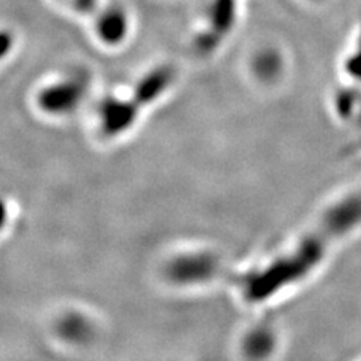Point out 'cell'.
<instances>
[{
    "mask_svg": "<svg viewBox=\"0 0 361 361\" xmlns=\"http://www.w3.org/2000/svg\"><path fill=\"white\" fill-rule=\"evenodd\" d=\"M175 73L171 66L155 68L142 82L135 86L134 92L126 98H110L101 106L99 119L101 128L106 135H119L130 130L140 113L151 106L155 99L160 98L171 87Z\"/></svg>",
    "mask_w": 361,
    "mask_h": 361,
    "instance_id": "1",
    "label": "cell"
},
{
    "mask_svg": "<svg viewBox=\"0 0 361 361\" xmlns=\"http://www.w3.org/2000/svg\"><path fill=\"white\" fill-rule=\"evenodd\" d=\"M87 87L89 82L85 74H71L45 87L39 94V106L53 115H63L78 106L85 98Z\"/></svg>",
    "mask_w": 361,
    "mask_h": 361,
    "instance_id": "2",
    "label": "cell"
},
{
    "mask_svg": "<svg viewBox=\"0 0 361 361\" xmlns=\"http://www.w3.org/2000/svg\"><path fill=\"white\" fill-rule=\"evenodd\" d=\"M216 274V261L208 255L183 256L176 259L171 267V276L179 283H200Z\"/></svg>",
    "mask_w": 361,
    "mask_h": 361,
    "instance_id": "3",
    "label": "cell"
},
{
    "mask_svg": "<svg viewBox=\"0 0 361 361\" xmlns=\"http://www.w3.org/2000/svg\"><path fill=\"white\" fill-rule=\"evenodd\" d=\"M99 35L110 44L119 42L127 30V21L119 13H107L99 20Z\"/></svg>",
    "mask_w": 361,
    "mask_h": 361,
    "instance_id": "4",
    "label": "cell"
},
{
    "mask_svg": "<svg viewBox=\"0 0 361 361\" xmlns=\"http://www.w3.org/2000/svg\"><path fill=\"white\" fill-rule=\"evenodd\" d=\"M62 330L66 337L71 338H85L87 336V325L83 319L71 316L62 324Z\"/></svg>",
    "mask_w": 361,
    "mask_h": 361,
    "instance_id": "5",
    "label": "cell"
},
{
    "mask_svg": "<svg viewBox=\"0 0 361 361\" xmlns=\"http://www.w3.org/2000/svg\"><path fill=\"white\" fill-rule=\"evenodd\" d=\"M13 44H14L13 35H11L9 32L0 30V61L5 59L9 54V51L13 50Z\"/></svg>",
    "mask_w": 361,
    "mask_h": 361,
    "instance_id": "6",
    "label": "cell"
},
{
    "mask_svg": "<svg viewBox=\"0 0 361 361\" xmlns=\"http://www.w3.org/2000/svg\"><path fill=\"white\" fill-rule=\"evenodd\" d=\"M6 221H8V207H6L5 200L0 197V231L4 229Z\"/></svg>",
    "mask_w": 361,
    "mask_h": 361,
    "instance_id": "7",
    "label": "cell"
}]
</instances>
